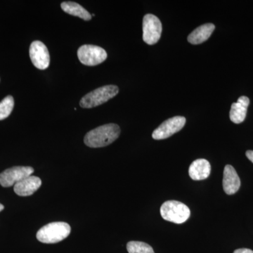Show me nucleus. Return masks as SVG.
I'll return each instance as SVG.
<instances>
[{
  "mask_svg": "<svg viewBox=\"0 0 253 253\" xmlns=\"http://www.w3.org/2000/svg\"><path fill=\"white\" fill-rule=\"evenodd\" d=\"M250 99L247 96H242L238 99L237 102L231 105L229 117L231 121L236 124L244 122L247 114Z\"/></svg>",
  "mask_w": 253,
  "mask_h": 253,
  "instance_id": "obj_13",
  "label": "nucleus"
},
{
  "mask_svg": "<svg viewBox=\"0 0 253 253\" xmlns=\"http://www.w3.org/2000/svg\"><path fill=\"white\" fill-rule=\"evenodd\" d=\"M119 89L116 85H106L97 88L83 96L80 106L84 109H91L112 99L118 94Z\"/></svg>",
  "mask_w": 253,
  "mask_h": 253,
  "instance_id": "obj_3",
  "label": "nucleus"
},
{
  "mask_svg": "<svg viewBox=\"0 0 253 253\" xmlns=\"http://www.w3.org/2000/svg\"><path fill=\"white\" fill-rule=\"evenodd\" d=\"M78 56L83 64L88 66H97L107 59V53L99 46L84 44L78 50Z\"/></svg>",
  "mask_w": 253,
  "mask_h": 253,
  "instance_id": "obj_5",
  "label": "nucleus"
},
{
  "mask_svg": "<svg viewBox=\"0 0 253 253\" xmlns=\"http://www.w3.org/2000/svg\"><path fill=\"white\" fill-rule=\"evenodd\" d=\"M211 172V164L206 159L196 160L191 163L189 169L190 177L196 181L207 179Z\"/></svg>",
  "mask_w": 253,
  "mask_h": 253,
  "instance_id": "obj_12",
  "label": "nucleus"
},
{
  "mask_svg": "<svg viewBox=\"0 0 253 253\" xmlns=\"http://www.w3.org/2000/svg\"><path fill=\"white\" fill-rule=\"evenodd\" d=\"M34 169L31 167L17 166L6 169L0 174V184L3 187L14 186L25 178L31 176Z\"/></svg>",
  "mask_w": 253,
  "mask_h": 253,
  "instance_id": "obj_8",
  "label": "nucleus"
},
{
  "mask_svg": "<svg viewBox=\"0 0 253 253\" xmlns=\"http://www.w3.org/2000/svg\"><path fill=\"white\" fill-rule=\"evenodd\" d=\"M61 6L63 11L68 14L78 16L84 21H90L91 19V15L81 4L74 1H63Z\"/></svg>",
  "mask_w": 253,
  "mask_h": 253,
  "instance_id": "obj_15",
  "label": "nucleus"
},
{
  "mask_svg": "<svg viewBox=\"0 0 253 253\" xmlns=\"http://www.w3.org/2000/svg\"><path fill=\"white\" fill-rule=\"evenodd\" d=\"M121 134L120 126L116 124L104 125L86 133L84 142L90 148H101L112 144Z\"/></svg>",
  "mask_w": 253,
  "mask_h": 253,
  "instance_id": "obj_1",
  "label": "nucleus"
},
{
  "mask_svg": "<svg viewBox=\"0 0 253 253\" xmlns=\"http://www.w3.org/2000/svg\"><path fill=\"white\" fill-rule=\"evenodd\" d=\"M241 186V180L234 167L227 165L224 169L223 189L227 195L236 194Z\"/></svg>",
  "mask_w": 253,
  "mask_h": 253,
  "instance_id": "obj_10",
  "label": "nucleus"
},
{
  "mask_svg": "<svg viewBox=\"0 0 253 253\" xmlns=\"http://www.w3.org/2000/svg\"><path fill=\"white\" fill-rule=\"evenodd\" d=\"M186 124V118L176 116L163 122L157 129H155L152 137L156 140L166 139L180 131Z\"/></svg>",
  "mask_w": 253,
  "mask_h": 253,
  "instance_id": "obj_7",
  "label": "nucleus"
},
{
  "mask_svg": "<svg viewBox=\"0 0 253 253\" xmlns=\"http://www.w3.org/2000/svg\"><path fill=\"white\" fill-rule=\"evenodd\" d=\"M30 57L32 63L40 70H45L49 67L50 56L47 47L41 41L31 43L29 49Z\"/></svg>",
  "mask_w": 253,
  "mask_h": 253,
  "instance_id": "obj_9",
  "label": "nucleus"
},
{
  "mask_svg": "<svg viewBox=\"0 0 253 253\" xmlns=\"http://www.w3.org/2000/svg\"><path fill=\"white\" fill-rule=\"evenodd\" d=\"M161 214L165 220L182 224L191 215L190 209L183 203L176 201H168L161 207Z\"/></svg>",
  "mask_w": 253,
  "mask_h": 253,
  "instance_id": "obj_4",
  "label": "nucleus"
},
{
  "mask_svg": "<svg viewBox=\"0 0 253 253\" xmlns=\"http://www.w3.org/2000/svg\"><path fill=\"white\" fill-rule=\"evenodd\" d=\"M215 26L212 23H206L195 29L188 36V41L192 44H199L209 39Z\"/></svg>",
  "mask_w": 253,
  "mask_h": 253,
  "instance_id": "obj_14",
  "label": "nucleus"
},
{
  "mask_svg": "<svg viewBox=\"0 0 253 253\" xmlns=\"http://www.w3.org/2000/svg\"><path fill=\"white\" fill-rule=\"evenodd\" d=\"M69 224L63 221L51 222L42 227L37 233V239L44 244H56L71 234Z\"/></svg>",
  "mask_w": 253,
  "mask_h": 253,
  "instance_id": "obj_2",
  "label": "nucleus"
},
{
  "mask_svg": "<svg viewBox=\"0 0 253 253\" xmlns=\"http://www.w3.org/2000/svg\"><path fill=\"white\" fill-rule=\"evenodd\" d=\"M126 250L129 253H155L151 246L141 241H129Z\"/></svg>",
  "mask_w": 253,
  "mask_h": 253,
  "instance_id": "obj_16",
  "label": "nucleus"
},
{
  "mask_svg": "<svg viewBox=\"0 0 253 253\" xmlns=\"http://www.w3.org/2000/svg\"><path fill=\"white\" fill-rule=\"evenodd\" d=\"M14 100L12 96H7L0 102V121L8 118L12 112Z\"/></svg>",
  "mask_w": 253,
  "mask_h": 253,
  "instance_id": "obj_17",
  "label": "nucleus"
},
{
  "mask_svg": "<svg viewBox=\"0 0 253 253\" xmlns=\"http://www.w3.org/2000/svg\"><path fill=\"white\" fill-rule=\"evenodd\" d=\"M246 154L247 158L253 163V151H247Z\"/></svg>",
  "mask_w": 253,
  "mask_h": 253,
  "instance_id": "obj_19",
  "label": "nucleus"
},
{
  "mask_svg": "<svg viewBox=\"0 0 253 253\" xmlns=\"http://www.w3.org/2000/svg\"><path fill=\"white\" fill-rule=\"evenodd\" d=\"M234 253H253V251L251 249H240L236 250Z\"/></svg>",
  "mask_w": 253,
  "mask_h": 253,
  "instance_id": "obj_18",
  "label": "nucleus"
},
{
  "mask_svg": "<svg viewBox=\"0 0 253 253\" xmlns=\"http://www.w3.org/2000/svg\"><path fill=\"white\" fill-rule=\"evenodd\" d=\"M42 185V181L36 176H29L14 185V192L19 196H29L36 192Z\"/></svg>",
  "mask_w": 253,
  "mask_h": 253,
  "instance_id": "obj_11",
  "label": "nucleus"
},
{
  "mask_svg": "<svg viewBox=\"0 0 253 253\" xmlns=\"http://www.w3.org/2000/svg\"><path fill=\"white\" fill-rule=\"evenodd\" d=\"M162 23L157 16L153 14L145 15L143 19V40L146 44L152 45L161 38Z\"/></svg>",
  "mask_w": 253,
  "mask_h": 253,
  "instance_id": "obj_6",
  "label": "nucleus"
},
{
  "mask_svg": "<svg viewBox=\"0 0 253 253\" xmlns=\"http://www.w3.org/2000/svg\"><path fill=\"white\" fill-rule=\"evenodd\" d=\"M4 209V206L2 204H0V212Z\"/></svg>",
  "mask_w": 253,
  "mask_h": 253,
  "instance_id": "obj_20",
  "label": "nucleus"
}]
</instances>
